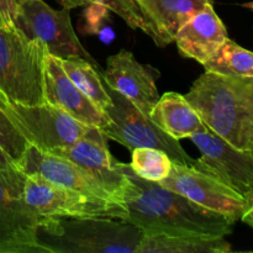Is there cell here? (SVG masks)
Returning <instances> with one entry per match:
<instances>
[{
    "mask_svg": "<svg viewBox=\"0 0 253 253\" xmlns=\"http://www.w3.org/2000/svg\"><path fill=\"white\" fill-rule=\"evenodd\" d=\"M24 178L20 169L0 170V253H44L37 230L47 217L25 202Z\"/></svg>",
    "mask_w": 253,
    "mask_h": 253,
    "instance_id": "7",
    "label": "cell"
},
{
    "mask_svg": "<svg viewBox=\"0 0 253 253\" xmlns=\"http://www.w3.org/2000/svg\"><path fill=\"white\" fill-rule=\"evenodd\" d=\"M184 96L212 132L253 152V77L205 72Z\"/></svg>",
    "mask_w": 253,
    "mask_h": 253,
    "instance_id": "2",
    "label": "cell"
},
{
    "mask_svg": "<svg viewBox=\"0 0 253 253\" xmlns=\"http://www.w3.org/2000/svg\"><path fill=\"white\" fill-rule=\"evenodd\" d=\"M109 11L105 6L91 4L88 5L85 11V25L86 30L91 34L99 35L100 40L105 43H109L114 40V31L110 25L105 24V20H109Z\"/></svg>",
    "mask_w": 253,
    "mask_h": 253,
    "instance_id": "25",
    "label": "cell"
},
{
    "mask_svg": "<svg viewBox=\"0 0 253 253\" xmlns=\"http://www.w3.org/2000/svg\"><path fill=\"white\" fill-rule=\"evenodd\" d=\"M0 96H4V95H2V93H1V91H0ZM4 98H5V96H4ZM5 99H6V98H5Z\"/></svg>",
    "mask_w": 253,
    "mask_h": 253,
    "instance_id": "31",
    "label": "cell"
},
{
    "mask_svg": "<svg viewBox=\"0 0 253 253\" xmlns=\"http://www.w3.org/2000/svg\"><path fill=\"white\" fill-rule=\"evenodd\" d=\"M227 39L226 27L210 2L180 27L174 42L183 56L204 64Z\"/></svg>",
    "mask_w": 253,
    "mask_h": 253,
    "instance_id": "16",
    "label": "cell"
},
{
    "mask_svg": "<svg viewBox=\"0 0 253 253\" xmlns=\"http://www.w3.org/2000/svg\"><path fill=\"white\" fill-rule=\"evenodd\" d=\"M47 48L16 25L0 26V91L9 103H46L43 91Z\"/></svg>",
    "mask_w": 253,
    "mask_h": 253,
    "instance_id": "4",
    "label": "cell"
},
{
    "mask_svg": "<svg viewBox=\"0 0 253 253\" xmlns=\"http://www.w3.org/2000/svg\"><path fill=\"white\" fill-rule=\"evenodd\" d=\"M11 169H19L16 167L11 158L6 155L4 150L0 147V170H11Z\"/></svg>",
    "mask_w": 253,
    "mask_h": 253,
    "instance_id": "28",
    "label": "cell"
},
{
    "mask_svg": "<svg viewBox=\"0 0 253 253\" xmlns=\"http://www.w3.org/2000/svg\"><path fill=\"white\" fill-rule=\"evenodd\" d=\"M37 237L44 253H136L145 234L113 217H47Z\"/></svg>",
    "mask_w": 253,
    "mask_h": 253,
    "instance_id": "3",
    "label": "cell"
},
{
    "mask_svg": "<svg viewBox=\"0 0 253 253\" xmlns=\"http://www.w3.org/2000/svg\"><path fill=\"white\" fill-rule=\"evenodd\" d=\"M30 143L0 106V147L6 152L15 165L21 161Z\"/></svg>",
    "mask_w": 253,
    "mask_h": 253,
    "instance_id": "24",
    "label": "cell"
},
{
    "mask_svg": "<svg viewBox=\"0 0 253 253\" xmlns=\"http://www.w3.org/2000/svg\"><path fill=\"white\" fill-rule=\"evenodd\" d=\"M157 46L174 42L180 27L212 0H136Z\"/></svg>",
    "mask_w": 253,
    "mask_h": 253,
    "instance_id": "17",
    "label": "cell"
},
{
    "mask_svg": "<svg viewBox=\"0 0 253 253\" xmlns=\"http://www.w3.org/2000/svg\"><path fill=\"white\" fill-rule=\"evenodd\" d=\"M203 66L222 76L253 77V52L227 39Z\"/></svg>",
    "mask_w": 253,
    "mask_h": 253,
    "instance_id": "21",
    "label": "cell"
},
{
    "mask_svg": "<svg viewBox=\"0 0 253 253\" xmlns=\"http://www.w3.org/2000/svg\"><path fill=\"white\" fill-rule=\"evenodd\" d=\"M131 169L142 179L160 182L169 174L173 162L163 151L151 147H137L131 151Z\"/></svg>",
    "mask_w": 253,
    "mask_h": 253,
    "instance_id": "22",
    "label": "cell"
},
{
    "mask_svg": "<svg viewBox=\"0 0 253 253\" xmlns=\"http://www.w3.org/2000/svg\"><path fill=\"white\" fill-rule=\"evenodd\" d=\"M157 183L200 207L227 215L235 221L241 219L246 207L245 198L229 185L190 166L172 163L169 174Z\"/></svg>",
    "mask_w": 253,
    "mask_h": 253,
    "instance_id": "11",
    "label": "cell"
},
{
    "mask_svg": "<svg viewBox=\"0 0 253 253\" xmlns=\"http://www.w3.org/2000/svg\"><path fill=\"white\" fill-rule=\"evenodd\" d=\"M150 118L161 130L178 141L190 138L205 127L199 114L185 96L174 91H168L158 99Z\"/></svg>",
    "mask_w": 253,
    "mask_h": 253,
    "instance_id": "18",
    "label": "cell"
},
{
    "mask_svg": "<svg viewBox=\"0 0 253 253\" xmlns=\"http://www.w3.org/2000/svg\"><path fill=\"white\" fill-rule=\"evenodd\" d=\"M224 236L210 235H145L136 253H227Z\"/></svg>",
    "mask_w": 253,
    "mask_h": 253,
    "instance_id": "19",
    "label": "cell"
},
{
    "mask_svg": "<svg viewBox=\"0 0 253 253\" xmlns=\"http://www.w3.org/2000/svg\"><path fill=\"white\" fill-rule=\"evenodd\" d=\"M199 148L194 168L217 178L246 199L253 193V152L242 151L205 126L190 136Z\"/></svg>",
    "mask_w": 253,
    "mask_h": 253,
    "instance_id": "10",
    "label": "cell"
},
{
    "mask_svg": "<svg viewBox=\"0 0 253 253\" xmlns=\"http://www.w3.org/2000/svg\"><path fill=\"white\" fill-rule=\"evenodd\" d=\"M17 4L15 0H0V26L15 24Z\"/></svg>",
    "mask_w": 253,
    "mask_h": 253,
    "instance_id": "26",
    "label": "cell"
},
{
    "mask_svg": "<svg viewBox=\"0 0 253 253\" xmlns=\"http://www.w3.org/2000/svg\"><path fill=\"white\" fill-rule=\"evenodd\" d=\"M105 86L113 104L105 109L110 124L101 131L109 140L118 141L128 151L137 147L157 148L167 153L173 163L194 167L195 160L188 155L179 141L161 130L150 116L141 113L128 99L106 84Z\"/></svg>",
    "mask_w": 253,
    "mask_h": 253,
    "instance_id": "6",
    "label": "cell"
},
{
    "mask_svg": "<svg viewBox=\"0 0 253 253\" xmlns=\"http://www.w3.org/2000/svg\"><path fill=\"white\" fill-rule=\"evenodd\" d=\"M125 172L131 185L125 195V221L145 235H210L226 236L236 221L227 215L195 204L157 182L138 177L130 165Z\"/></svg>",
    "mask_w": 253,
    "mask_h": 253,
    "instance_id": "1",
    "label": "cell"
},
{
    "mask_svg": "<svg viewBox=\"0 0 253 253\" xmlns=\"http://www.w3.org/2000/svg\"><path fill=\"white\" fill-rule=\"evenodd\" d=\"M58 1L61 2L62 6L69 10L78 6H88L91 4L105 6L110 11L118 14L131 29L142 30L151 39L155 40V35L141 12L136 0H58Z\"/></svg>",
    "mask_w": 253,
    "mask_h": 253,
    "instance_id": "23",
    "label": "cell"
},
{
    "mask_svg": "<svg viewBox=\"0 0 253 253\" xmlns=\"http://www.w3.org/2000/svg\"><path fill=\"white\" fill-rule=\"evenodd\" d=\"M15 1H16V4H17V5H19V4H20V2H21V1H24V0H15Z\"/></svg>",
    "mask_w": 253,
    "mask_h": 253,
    "instance_id": "30",
    "label": "cell"
},
{
    "mask_svg": "<svg viewBox=\"0 0 253 253\" xmlns=\"http://www.w3.org/2000/svg\"><path fill=\"white\" fill-rule=\"evenodd\" d=\"M242 6L247 7V9L252 10V11H253V1H251V2H246V4H244V5H242Z\"/></svg>",
    "mask_w": 253,
    "mask_h": 253,
    "instance_id": "29",
    "label": "cell"
},
{
    "mask_svg": "<svg viewBox=\"0 0 253 253\" xmlns=\"http://www.w3.org/2000/svg\"><path fill=\"white\" fill-rule=\"evenodd\" d=\"M16 167L25 174H39L48 182L90 198L96 203L109 207L125 208L116 202L98 180L94 179L86 170L67 158L53 153L44 152L35 146H29Z\"/></svg>",
    "mask_w": 253,
    "mask_h": 253,
    "instance_id": "12",
    "label": "cell"
},
{
    "mask_svg": "<svg viewBox=\"0 0 253 253\" xmlns=\"http://www.w3.org/2000/svg\"><path fill=\"white\" fill-rule=\"evenodd\" d=\"M0 106L31 146L44 152L68 147L81 138L103 135L100 128L86 126L49 103L21 105L0 96Z\"/></svg>",
    "mask_w": 253,
    "mask_h": 253,
    "instance_id": "5",
    "label": "cell"
},
{
    "mask_svg": "<svg viewBox=\"0 0 253 253\" xmlns=\"http://www.w3.org/2000/svg\"><path fill=\"white\" fill-rule=\"evenodd\" d=\"M43 91L46 103L62 109L84 125L103 130L110 124L108 114L95 105L69 79L62 67L61 59L48 52L44 58Z\"/></svg>",
    "mask_w": 253,
    "mask_h": 253,
    "instance_id": "15",
    "label": "cell"
},
{
    "mask_svg": "<svg viewBox=\"0 0 253 253\" xmlns=\"http://www.w3.org/2000/svg\"><path fill=\"white\" fill-rule=\"evenodd\" d=\"M15 25L30 39H37L59 59L82 58L99 68L74 32L69 9H52L43 0H24L17 5Z\"/></svg>",
    "mask_w": 253,
    "mask_h": 253,
    "instance_id": "8",
    "label": "cell"
},
{
    "mask_svg": "<svg viewBox=\"0 0 253 253\" xmlns=\"http://www.w3.org/2000/svg\"><path fill=\"white\" fill-rule=\"evenodd\" d=\"M22 195L35 211L46 217H113L125 220L127 215L125 208L103 205L34 173L25 174Z\"/></svg>",
    "mask_w": 253,
    "mask_h": 253,
    "instance_id": "9",
    "label": "cell"
},
{
    "mask_svg": "<svg viewBox=\"0 0 253 253\" xmlns=\"http://www.w3.org/2000/svg\"><path fill=\"white\" fill-rule=\"evenodd\" d=\"M104 83L131 101L138 110L150 116L160 99L156 81L160 72L142 64L131 52L121 49L106 61L105 72H100Z\"/></svg>",
    "mask_w": 253,
    "mask_h": 253,
    "instance_id": "14",
    "label": "cell"
},
{
    "mask_svg": "<svg viewBox=\"0 0 253 253\" xmlns=\"http://www.w3.org/2000/svg\"><path fill=\"white\" fill-rule=\"evenodd\" d=\"M245 200H246V207H245V211L240 220H242L249 226L253 227V193Z\"/></svg>",
    "mask_w": 253,
    "mask_h": 253,
    "instance_id": "27",
    "label": "cell"
},
{
    "mask_svg": "<svg viewBox=\"0 0 253 253\" xmlns=\"http://www.w3.org/2000/svg\"><path fill=\"white\" fill-rule=\"evenodd\" d=\"M105 135L98 137L81 138L73 145L53 150L48 153L67 158L83 168L116 200L125 205V195L131 185V179L125 172V163L111 156Z\"/></svg>",
    "mask_w": 253,
    "mask_h": 253,
    "instance_id": "13",
    "label": "cell"
},
{
    "mask_svg": "<svg viewBox=\"0 0 253 253\" xmlns=\"http://www.w3.org/2000/svg\"><path fill=\"white\" fill-rule=\"evenodd\" d=\"M61 63L69 79L101 110L113 104L98 67L82 58L61 59Z\"/></svg>",
    "mask_w": 253,
    "mask_h": 253,
    "instance_id": "20",
    "label": "cell"
}]
</instances>
